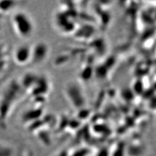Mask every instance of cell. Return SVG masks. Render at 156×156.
Segmentation results:
<instances>
[{
    "label": "cell",
    "mask_w": 156,
    "mask_h": 156,
    "mask_svg": "<svg viewBox=\"0 0 156 156\" xmlns=\"http://www.w3.org/2000/svg\"><path fill=\"white\" fill-rule=\"evenodd\" d=\"M14 2H0V12H7L15 6Z\"/></svg>",
    "instance_id": "5"
},
{
    "label": "cell",
    "mask_w": 156,
    "mask_h": 156,
    "mask_svg": "<svg viewBox=\"0 0 156 156\" xmlns=\"http://www.w3.org/2000/svg\"><path fill=\"white\" fill-rule=\"evenodd\" d=\"M18 88L15 83L7 85L0 93V121L3 122L6 119L11 109L14 98H16V94H12Z\"/></svg>",
    "instance_id": "2"
},
{
    "label": "cell",
    "mask_w": 156,
    "mask_h": 156,
    "mask_svg": "<svg viewBox=\"0 0 156 156\" xmlns=\"http://www.w3.org/2000/svg\"><path fill=\"white\" fill-rule=\"evenodd\" d=\"M48 53V48L44 44H38L33 48H31V60L36 63L40 62L46 58Z\"/></svg>",
    "instance_id": "4"
},
{
    "label": "cell",
    "mask_w": 156,
    "mask_h": 156,
    "mask_svg": "<svg viewBox=\"0 0 156 156\" xmlns=\"http://www.w3.org/2000/svg\"><path fill=\"white\" fill-rule=\"evenodd\" d=\"M11 25L16 35L22 38L31 37L34 32V23L26 12L18 11L11 17Z\"/></svg>",
    "instance_id": "1"
},
{
    "label": "cell",
    "mask_w": 156,
    "mask_h": 156,
    "mask_svg": "<svg viewBox=\"0 0 156 156\" xmlns=\"http://www.w3.org/2000/svg\"><path fill=\"white\" fill-rule=\"evenodd\" d=\"M13 58L16 63L23 65L31 60V48L27 45L18 46L13 53Z\"/></svg>",
    "instance_id": "3"
}]
</instances>
